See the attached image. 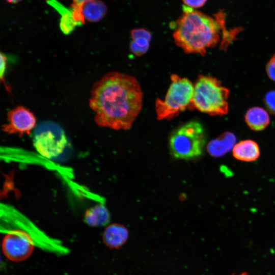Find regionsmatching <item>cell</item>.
Returning a JSON list of instances; mask_svg holds the SVG:
<instances>
[{
	"label": "cell",
	"instance_id": "5bb4252c",
	"mask_svg": "<svg viewBox=\"0 0 275 275\" xmlns=\"http://www.w3.org/2000/svg\"><path fill=\"white\" fill-rule=\"evenodd\" d=\"M245 121L252 130L261 131L269 125L270 118L264 109L256 106L248 110L245 115Z\"/></svg>",
	"mask_w": 275,
	"mask_h": 275
},
{
	"label": "cell",
	"instance_id": "ffe728a7",
	"mask_svg": "<svg viewBox=\"0 0 275 275\" xmlns=\"http://www.w3.org/2000/svg\"><path fill=\"white\" fill-rule=\"evenodd\" d=\"M7 58L2 52L1 53V80L3 81L5 86L6 82L4 76L7 67Z\"/></svg>",
	"mask_w": 275,
	"mask_h": 275
},
{
	"label": "cell",
	"instance_id": "d6986e66",
	"mask_svg": "<svg viewBox=\"0 0 275 275\" xmlns=\"http://www.w3.org/2000/svg\"><path fill=\"white\" fill-rule=\"evenodd\" d=\"M185 5L194 9L202 7L207 0H182Z\"/></svg>",
	"mask_w": 275,
	"mask_h": 275
},
{
	"label": "cell",
	"instance_id": "ba28073f",
	"mask_svg": "<svg viewBox=\"0 0 275 275\" xmlns=\"http://www.w3.org/2000/svg\"><path fill=\"white\" fill-rule=\"evenodd\" d=\"M8 123L3 125L2 130L19 136L30 134L36 124V118L28 108L18 106L7 113Z\"/></svg>",
	"mask_w": 275,
	"mask_h": 275
},
{
	"label": "cell",
	"instance_id": "7c38bea8",
	"mask_svg": "<svg viewBox=\"0 0 275 275\" xmlns=\"http://www.w3.org/2000/svg\"><path fill=\"white\" fill-rule=\"evenodd\" d=\"M80 12L85 20L95 22L101 20L106 15L107 7L100 0H91L84 3L79 7Z\"/></svg>",
	"mask_w": 275,
	"mask_h": 275
},
{
	"label": "cell",
	"instance_id": "ac0fdd59",
	"mask_svg": "<svg viewBox=\"0 0 275 275\" xmlns=\"http://www.w3.org/2000/svg\"><path fill=\"white\" fill-rule=\"evenodd\" d=\"M266 70L269 78L275 81V54L272 56L268 62Z\"/></svg>",
	"mask_w": 275,
	"mask_h": 275
},
{
	"label": "cell",
	"instance_id": "4fadbf2b",
	"mask_svg": "<svg viewBox=\"0 0 275 275\" xmlns=\"http://www.w3.org/2000/svg\"><path fill=\"white\" fill-rule=\"evenodd\" d=\"M132 40L130 44V51L136 56L145 54L148 50L152 35L148 31L142 29H135L130 32Z\"/></svg>",
	"mask_w": 275,
	"mask_h": 275
},
{
	"label": "cell",
	"instance_id": "7402d4cb",
	"mask_svg": "<svg viewBox=\"0 0 275 275\" xmlns=\"http://www.w3.org/2000/svg\"><path fill=\"white\" fill-rule=\"evenodd\" d=\"M5 1H7L9 3L16 4L17 3L20 2L22 0H5Z\"/></svg>",
	"mask_w": 275,
	"mask_h": 275
},
{
	"label": "cell",
	"instance_id": "5b68a950",
	"mask_svg": "<svg viewBox=\"0 0 275 275\" xmlns=\"http://www.w3.org/2000/svg\"><path fill=\"white\" fill-rule=\"evenodd\" d=\"M163 100L157 99L155 109L159 120H170L189 106L193 99L194 87L187 78L174 74Z\"/></svg>",
	"mask_w": 275,
	"mask_h": 275
},
{
	"label": "cell",
	"instance_id": "44dd1931",
	"mask_svg": "<svg viewBox=\"0 0 275 275\" xmlns=\"http://www.w3.org/2000/svg\"><path fill=\"white\" fill-rule=\"evenodd\" d=\"M91 0H73V4L72 7H79L84 3Z\"/></svg>",
	"mask_w": 275,
	"mask_h": 275
},
{
	"label": "cell",
	"instance_id": "e0dca14e",
	"mask_svg": "<svg viewBox=\"0 0 275 275\" xmlns=\"http://www.w3.org/2000/svg\"><path fill=\"white\" fill-rule=\"evenodd\" d=\"M264 102L268 110L275 114V90L270 91L266 94Z\"/></svg>",
	"mask_w": 275,
	"mask_h": 275
},
{
	"label": "cell",
	"instance_id": "30bf717a",
	"mask_svg": "<svg viewBox=\"0 0 275 275\" xmlns=\"http://www.w3.org/2000/svg\"><path fill=\"white\" fill-rule=\"evenodd\" d=\"M236 141V136L233 133L226 132L210 141L207 145V150L213 157H222L233 148Z\"/></svg>",
	"mask_w": 275,
	"mask_h": 275
},
{
	"label": "cell",
	"instance_id": "2e32d148",
	"mask_svg": "<svg viewBox=\"0 0 275 275\" xmlns=\"http://www.w3.org/2000/svg\"><path fill=\"white\" fill-rule=\"evenodd\" d=\"M54 6H56V8L61 13V18L60 23V26L61 31L65 34H69L71 33L74 29L79 26L78 23L75 20L74 15L73 14L72 10H65V8H63L62 6L60 5L57 6L54 5Z\"/></svg>",
	"mask_w": 275,
	"mask_h": 275
},
{
	"label": "cell",
	"instance_id": "52a82bcc",
	"mask_svg": "<svg viewBox=\"0 0 275 275\" xmlns=\"http://www.w3.org/2000/svg\"><path fill=\"white\" fill-rule=\"evenodd\" d=\"M34 242L25 231L13 230L8 232L2 241V250L5 257L13 262H21L32 254Z\"/></svg>",
	"mask_w": 275,
	"mask_h": 275
},
{
	"label": "cell",
	"instance_id": "8992f818",
	"mask_svg": "<svg viewBox=\"0 0 275 275\" xmlns=\"http://www.w3.org/2000/svg\"><path fill=\"white\" fill-rule=\"evenodd\" d=\"M67 139L62 128L51 122H43L35 130L33 143L42 156L51 158L59 155L67 144Z\"/></svg>",
	"mask_w": 275,
	"mask_h": 275
},
{
	"label": "cell",
	"instance_id": "603a6c76",
	"mask_svg": "<svg viewBox=\"0 0 275 275\" xmlns=\"http://www.w3.org/2000/svg\"><path fill=\"white\" fill-rule=\"evenodd\" d=\"M239 275H249V274L246 272H243L240 274Z\"/></svg>",
	"mask_w": 275,
	"mask_h": 275
},
{
	"label": "cell",
	"instance_id": "9a60e30c",
	"mask_svg": "<svg viewBox=\"0 0 275 275\" xmlns=\"http://www.w3.org/2000/svg\"><path fill=\"white\" fill-rule=\"evenodd\" d=\"M84 219L90 226H104L109 222L110 214L105 206L100 203L87 209L85 213Z\"/></svg>",
	"mask_w": 275,
	"mask_h": 275
},
{
	"label": "cell",
	"instance_id": "8fae6325",
	"mask_svg": "<svg viewBox=\"0 0 275 275\" xmlns=\"http://www.w3.org/2000/svg\"><path fill=\"white\" fill-rule=\"evenodd\" d=\"M232 153L236 159L246 162L256 160L260 154L258 144L252 140H243L236 144Z\"/></svg>",
	"mask_w": 275,
	"mask_h": 275
},
{
	"label": "cell",
	"instance_id": "9c48e42d",
	"mask_svg": "<svg viewBox=\"0 0 275 275\" xmlns=\"http://www.w3.org/2000/svg\"><path fill=\"white\" fill-rule=\"evenodd\" d=\"M129 236L127 229L117 223L112 224L105 229L102 235V241L111 249H119L127 241Z\"/></svg>",
	"mask_w": 275,
	"mask_h": 275
},
{
	"label": "cell",
	"instance_id": "3957f363",
	"mask_svg": "<svg viewBox=\"0 0 275 275\" xmlns=\"http://www.w3.org/2000/svg\"><path fill=\"white\" fill-rule=\"evenodd\" d=\"M189 107L211 116H223L228 112L229 90L216 78L200 75L194 86Z\"/></svg>",
	"mask_w": 275,
	"mask_h": 275
},
{
	"label": "cell",
	"instance_id": "6da1fadb",
	"mask_svg": "<svg viewBox=\"0 0 275 275\" xmlns=\"http://www.w3.org/2000/svg\"><path fill=\"white\" fill-rule=\"evenodd\" d=\"M143 98L141 87L134 76L112 72L95 83L89 105L98 126L127 130L142 110Z\"/></svg>",
	"mask_w": 275,
	"mask_h": 275
},
{
	"label": "cell",
	"instance_id": "277c9868",
	"mask_svg": "<svg viewBox=\"0 0 275 275\" xmlns=\"http://www.w3.org/2000/svg\"><path fill=\"white\" fill-rule=\"evenodd\" d=\"M206 143L203 125L191 121L180 126L171 133L169 146L171 155L177 159L189 160L201 156Z\"/></svg>",
	"mask_w": 275,
	"mask_h": 275
},
{
	"label": "cell",
	"instance_id": "7a4b0ae2",
	"mask_svg": "<svg viewBox=\"0 0 275 275\" xmlns=\"http://www.w3.org/2000/svg\"><path fill=\"white\" fill-rule=\"evenodd\" d=\"M214 16L184 6L173 33L175 44L186 53L205 55L208 48L218 43L220 30L226 29L224 13L219 12Z\"/></svg>",
	"mask_w": 275,
	"mask_h": 275
}]
</instances>
